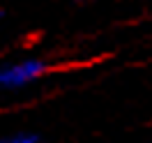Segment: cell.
<instances>
[{"mask_svg": "<svg viewBox=\"0 0 152 143\" xmlns=\"http://www.w3.org/2000/svg\"><path fill=\"white\" fill-rule=\"evenodd\" d=\"M0 21H2V12H0Z\"/></svg>", "mask_w": 152, "mask_h": 143, "instance_id": "obj_4", "label": "cell"}, {"mask_svg": "<svg viewBox=\"0 0 152 143\" xmlns=\"http://www.w3.org/2000/svg\"><path fill=\"white\" fill-rule=\"evenodd\" d=\"M76 2H90V0H76Z\"/></svg>", "mask_w": 152, "mask_h": 143, "instance_id": "obj_3", "label": "cell"}, {"mask_svg": "<svg viewBox=\"0 0 152 143\" xmlns=\"http://www.w3.org/2000/svg\"><path fill=\"white\" fill-rule=\"evenodd\" d=\"M0 143H42L37 134L30 132H19V134H7V136H0Z\"/></svg>", "mask_w": 152, "mask_h": 143, "instance_id": "obj_2", "label": "cell"}, {"mask_svg": "<svg viewBox=\"0 0 152 143\" xmlns=\"http://www.w3.org/2000/svg\"><path fill=\"white\" fill-rule=\"evenodd\" d=\"M46 72L48 65L42 58H21L14 62H5V65H0V92L28 88L37 83Z\"/></svg>", "mask_w": 152, "mask_h": 143, "instance_id": "obj_1", "label": "cell"}]
</instances>
